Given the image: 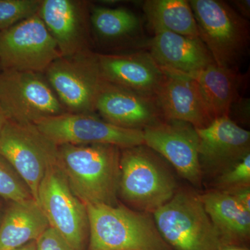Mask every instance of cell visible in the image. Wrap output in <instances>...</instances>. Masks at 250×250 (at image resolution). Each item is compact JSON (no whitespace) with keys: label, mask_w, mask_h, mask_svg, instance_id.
<instances>
[{"label":"cell","mask_w":250,"mask_h":250,"mask_svg":"<svg viewBox=\"0 0 250 250\" xmlns=\"http://www.w3.org/2000/svg\"><path fill=\"white\" fill-rule=\"evenodd\" d=\"M121 149L111 145H61L57 165L84 205L116 206Z\"/></svg>","instance_id":"1"},{"label":"cell","mask_w":250,"mask_h":250,"mask_svg":"<svg viewBox=\"0 0 250 250\" xmlns=\"http://www.w3.org/2000/svg\"><path fill=\"white\" fill-rule=\"evenodd\" d=\"M88 250H172L149 213L123 205H85Z\"/></svg>","instance_id":"2"},{"label":"cell","mask_w":250,"mask_h":250,"mask_svg":"<svg viewBox=\"0 0 250 250\" xmlns=\"http://www.w3.org/2000/svg\"><path fill=\"white\" fill-rule=\"evenodd\" d=\"M175 179L145 145L121 149L118 192L138 211L153 213L175 195Z\"/></svg>","instance_id":"3"},{"label":"cell","mask_w":250,"mask_h":250,"mask_svg":"<svg viewBox=\"0 0 250 250\" xmlns=\"http://www.w3.org/2000/svg\"><path fill=\"white\" fill-rule=\"evenodd\" d=\"M152 214L159 233L172 250H219L225 246L200 196L192 192H176Z\"/></svg>","instance_id":"4"},{"label":"cell","mask_w":250,"mask_h":250,"mask_svg":"<svg viewBox=\"0 0 250 250\" xmlns=\"http://www.w3.org/2000/svg\"><path fill=\"white\" fill-rule=\"evenodd\" d=\"M199 37L218 66L233 68L249 47L250 23L221 0L188 1Z\"/></svg>","instance_id":"5"},{"label":"cell","mask_w":250,"mask_h":250,"mask_svg":"<svg viewBox=\"0 0 250 250\" xmlns=\"http://www.w3.org/2000/svg\"><path fill=\"white\" fill-rule=\"evenodd\" d=\"M0 154L27 184L37 202L41 181L51 166L57 164V146L31 123H5L0 134Z\"/></svg>","instance_id":"6"},{"label":"cell","mask_w":250,"mask_h":250,"mask_svg":"<svg viewBox=\"0 0 250 250\" xmlns=\"http://www.w3.org/2000/svg\"><path fill=\"white\" fill-rule=\"evenodd\" d=\"M47 82L67 113L93 114L103 82L97 53L61 57L45 70Z\"/></svg>","instance_id":"7"},{"label":"cell","mask_w":250,"mask_h":250,"mask_svg":"<svg viewBox=\"0 0 250 250\" xmlns=\"http://www.w3.org/2000/svg\"><path fill=\"white\" fill-rule=\"evenodd\" d=\"M0 106L8 120L21 124L67 113L40 73L16 70L0 72Z\"/></svg>","instance_id":"8"},{"label":"cell","mask_w":250,"mask_h":250,"mask_svg":"<svg viewBox=\"0 0 250 250\" xmlns=\"http://www.w3.org/2000/svg\"><path fill=\"white\" fill-rule=\"evenodd\" d=\"M38 204L50 228L75 250H83L89 235L86 207L72 192L57 164L49 167L38 190Z\"/></svg>","instance_id":"9"},{"label":"cell","mask_w":250,"mask_h":250,"mask_svg":"<svg viewBox=\"0 0 250 250\" xmlns=\"http://www.w3.org/2000/svg\"><path fill=\"white\" fill-rule=\"evenodd\" d=\"M56 146L111 145L126 149L145 145L142 130L120 127L93 114L62 113L34 124Z\"/></svg>","instance_id":"10"},{"label":"cell","mask_w":250,"mask_h":250,"mask_svg":"<svg viewBox=\"0 0 250 250\" xmlns=\"http://www.w3.org/2000/svg\"><path fill=\"white\" fill-rule=\"evenodd\" d=\"M61 57L55 41L38 14L0 31L2 70L41 73Z\"/></svg>","instance_id":"11"},{"label":"cell","mask_w":250,"mask_h":250,"mask_svg":"<svg viewBox=\"0 0 250 250\" xmlns=\"http://www.w3.org/2000/svg\"><path fill=\"white\" fill-rule=\"evenodd\" d=\"M145 146L165 158L184 179L202 182L196 129L185 122L164 120L143 130Z\"/></svg>","instance_id":"12"},{"label":"cell","mask_w":250,"mask_h":250,"mask_svg":"<svg viewBox=\"0 0 250 250\" xmlns=\"http://www.w3.org/2000/svg\"><path fill=\"white\" fill-rule=\"evenodd\" d=\"M97 57L104 80L147 98H156L167 77L149 52Z\"/></svg>","instance_id":"13"},{"label":"cell","mask_w":250,"mask_h":250,"mask_svg":"<svg viewBox=\"0 0 250 250\" xmlns=\"http://www.w3.org/2000/svg\"><path fill=\"white\" fill-rule=\"evenodd\" d=\"M39 15L62 57L90 50L87 3L76 0H42Z\"/></svg>","instance_id":"14"},{"label":"cell","mask_w":250,"mask_h":250,"mask_svg":"<svg viewBox=\"0 0 250 250\" xmlns=\"http://www.w3.org/2000/svg\"><path fill=\"white\" fill-rule=\"evenodd\" d=\"M196 131L202 170L204 167L212 172H224L250 153V131L229 116L216 118Z\"/></svg>","instance_id":"15"},{"label":"cell","mask_w":250,"mask_h":250,"mask_svg":"<svg viewBox=\"0 0 250 250\" xmlns=\"http://www.w3.org/2000/svg\"><path fill=\"white\" fill-rule=\"evenodd\" d=\"M104 121L130 129L143 130L164 121L156 99L147 98L103 80L95 112Z\"/></svg>","instance_id":"16"},{"label":"cell","mask_w":250,"mask_h":250,"mask_svg":"<svg viewBox=\"0 0 250 250\" xmlns=\"http://www.w3.org/2000/svg\"><path fill=\"white\" fill-rule=\"evenodd\" d=\"M167 75L156 96L164 120L185 122L202 129L214 121L201 90L193 79L163 69Z\"/></svg>","instance_id":"17"},{"label":"cell","mask_w":250,"mask_h":250,"mask_svg":"<svg viewBox=\"0 0 250 250\" xmlns=\"http://www.w3.org/2000/svg\"><path fill=\"white\" fill-rule=\"evenodd\" d=\"M149 53L161 68L190 74L215 63L200 38L187 37L170 31L154 33Z\"/></svg>","instance_id":"18"},{"label":"cell","mask_w":250,"mask_h":250,"mask_svg":"<svg viewBox=\"0 0 250 250\" xmlns=\"http://www.w3.org/2000/svg\"><path fill=\"white\" fill-rule=\"evenodd\" d=\"M49 227L34 198L11 202L0 223V250H12L36 241Z\"/></svg>","instance_id":"19"},{"label":"cell","mask_w":250,"mask_h":250,"mask_svg":"<svg viewBox=\"0 0 250 250\" xmlns=\"http://www.w3.org/2000/svg\"><path fill=\"white\" fill-rule=\"evenodd\" d=\"M206 211L218 230L225 246L246 241L250 233V212L225 190H213L200 196Z\"/></svg>","instance_id":"20"},{"label":"cell","mask_w":250,"mask_h":250,"mask_svg":"<svg viewBox=\"0 0 250 250\" xmlns=\"http://www.w3.org/2000/svg\"><path fill=\"white\" fill-rule=\"evenodd\" d=\"M182 75L197 82L214 120L229 116L233 104L239 98L241 78L236 69L213 63L200 71Z\"/></svg>","instance_id":"21"},{"label":"cell","mask_w":250,"mask_h":250,"mask_svg":"<svg viewBox=\"0 0 250 250\" xmlns=\"http://www.w3.org/2000/svg\"><path fill=\"white\" fill-rule=\"evenodd\" d=\"M143 8L154 33L166 31L187 37L200 38L188 1L147 0Z\"/></svg>","instance_id":"22"},{"label":"cell","mask_w":250,"mask_h":250,"mask_svg":"<svg viewBox=\"0 0 250 250\" xmlns=\"http://www.w3.org/2000/svg\"><path fill=\"white\" fill-rule=\"evenodd\" d=\"M90 22L98 35L105 40H121L141 31L139 17L125 8L95 6L90 12Z\"/></svg>","instance_id":"23"},{"label":"cell","mask_w":250,"mask_h":250,"mask_svg":"<svg viewBox=\"0 0 250 250\" xmlns=\"http://www.w3.org/2000/svg\"><path fill=\"white\" fill-rule=\"evenodd\" d=\"M0 197L11 202L33 198L27 184L0 154Z\"/></svg>","instance_id":"24"},{"label":"cell","mask_w":250,"mask_h":250,"mask_svg":"<svg viewBox=\"0 0 250 250\" xmlns=\"http://www.w3.org/2000/svg\"><path fill=\"white\" fill-rule=\"evenodd\" d=\"M42 0H0V31L37 14Z\"/></svg>","instance_id":"25"},{"label":"cell","mask_w":250,"mask_h":250,"mask_svg":"<svg viewBox=\"0 0 250 250\" xmlns=\"http://www.w3.org/2000/svg\"><path fill=\"white\" fill-rule=\"evenodd\" d=\"M250 184V153L222 172L218 184L222 190L247 187Z\"/></svg>","instance_id":"26"},{"label":"cell","mask_w":250,"mask_h":250,"mask_svg":"<svg viewBox=\"0 0 250 250\" xmlns=\"http://www.w3.org/2000/svg\"><path fill=\"white\" fill-rule=\"evenodd\" d=\"M37 250H75L60 233L49 227L36 241Z\"/></svg>","instance_id":"27"},{"label":"cell","mask_w":250,"mask_h":250,"mask_svg":"<svg viewBox=\"0 0 250 250\" xmlns=\"http://www.w3.org/2000/svg\"><path fill=\"white\" fill-rule=\"evenodd\" d=\"M225 190L232 195L236 201L245 208L250 212V186L234 188Z\"/></svg>","instance_id":"28"},{"label":"cell","mask_w":250,"mask_h":250,"mask_svg":"<svg viewBox=\"0 0 250 250\" xmlns=\"http://www.w3.org/2000/svg\"><path fill=\"white\" fill-rule=\"evenodd\" d=\"M233 5V9L238 14L246 19L250 18V0H234L231 1Z\"/></svg>","instance_id":"29"},{"label":"cell","mask_w":250,"mask_h":250,"mask_svg":"<svg viewBox=\"0 0 250 250\" xmlns=\"http://www.w3.org/2000/svg\"><path fill=\"white\" fill-rule=\"evenodd\" d=\"M12 250H37L36 249V241L29 242L24 246L19 247V248Z\"/></svg>","instance_id":"30"},{"label":"cell","mask_w":250,"mask_h":250,"mask_svg":"<svg viewBox=\"0 0 250 250\" xmlns=\"http://www.w3.org/2000/svg\"><path fill=\"white\" fill-rule=\"evenodd\" d=\"M7 118H6V115H5L4 111L2 108L0 106V134H1V130L4 127L5 123L7 121Z\"/></svg>","instance_id":"31"},{"label":"cell","mask_w":250,"mask_h":250,"mask_svg":"<svg viewBox=\"0 0 250 250\" xmlns=\"http://www.w3.org/2000/svg\"><path fill=\"white\" fill-rule=\"evenodd\" d=\"M219 250H246L242 249V248H237L235 246H225L222 247Z\"/></svg>","instance_id":"32"}]
</instances>
